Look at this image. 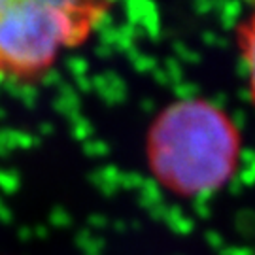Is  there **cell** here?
<instances>
[{"label": "cell", "instance_id": "obj_2", "mask_svg": "<svg viewBox=\"0 0 255 255\" xmlns=\"http://www.w3.org/2000/svg\"><path fill=\"white\" fill-rule=\"evenodd\" d=\"M106 6L87 2L0 0V82L30 83L82 46Z\"/></svg>", "mask_w": 255, "mask_h": 255}, {"label": "cell", "instance_id": "obj_1", "mask_svg": "<svg viewBox=\"0 0 255 255\" xmlns=\"http://www.w3.org/2000/svg\"><path fill=\"white\" fill-rule=\"evenodd\" d=\"M242 134L225 110L204 99H182L159 112L147 130L149 172L180 199L225 187L237 174Z\"/></svg>", "mask_w": 255, "mask_h": 255}, {"label": "cell", "instance_id": "obj_3", "mask_svg": "<svg viewBox=\"0 0 255 255\" xmlns=\"http://www.w3.org/2000/svg\"><path fill=\"white\" fill-rule=\"evenodd\" d=\"M240 51L246 66V80L250 95L255 102V11L240 28Z\"/></svg>", "mask_w": 255, "mask_h": 255}]
</instances>
